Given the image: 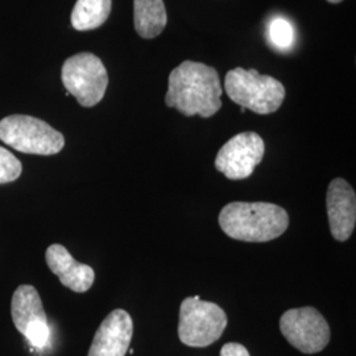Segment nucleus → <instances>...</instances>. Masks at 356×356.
<instances>
[{
  "label": "nucleus",
  "mask_w": 356,
  "mask_h": 356,
  "mask_svg": "<svg viewBox=\"0 0 356 356\" xmlns=\"http://www.w3.org/2000/svg\"><path fill=\"white\" fill-rule=\"evenodd\" d=\"M134 20L138 35L143 38H157L168 23L163 0H134Z\"/></svg>",
  "instance_id": "13"
},
{
  "label": "nucleus",
  "mask_w": 356,
  "mask_h": 356,
  "mask_svg": "<svg viewBox=\"0 0 356 356\" xmlns=\"http://www.w3.org/2000/svg\"><path fill=\"white\" fill-rule=\"evenodd\" d=\"M11 314L17 331L24 335L31 346L42 348L48 343L51 330L40 294L32 285H20L15 291Z\"/></svg>",
  "instance_id": "9"
},
{
  "label": "nucleus",
  "mask_w": 356,
  "mask_h": 356,
  "mask_svg": "<svg viewBox=\"0 0 356 356\" xmlns=\"http://www.w3.org/2000/svg\"><path fill=\"white\" fill-rule=\"evenodd\" d=\"M227 326V316L220 306L188 297L179 307L178 337L189 347H207L216 342Z\"/></svg>",
  "instance_id": "5"
},
{
  "label": "nucleus",
  "mask_w": 356,
  "mask_h": 356,
  "mask_svg": "<svg viewBox=\"0 0 356 356\" xmlns=\"http://www.w3.org/2000/svg\"><path fill=\"white\" fill-rule=\"evenodd\" d=\"M23 165L8 149L0 147V184L13 182L20 177Z\"/></svg>",
  "instance_id": "16"
},
{
  "label": "nucleus",
  "mask_w": 356,
  "mask_h": 356,
  "mask_svg": "<svg viewBox=\"0 0 356 356\" xmlns=\"http://www.w3.org/2000/svg\"><path fill=\"white\" fill-rule=\"evenodd\" d=\"M329 3H332V4H337V3H341V1H343V0H327Z\"/></svg>",
  "instance_id": "18"
},
{
  "label": "nucleus",
  "mask_w": 356,
  "mask_h": 356,
  "mask_svg": "<svg viewBox=\"0 0 356 356\" xmlns=\"http://www.w3.org/2000/svg\"><path fill=\"white\" fill-rule=\"evenodd\" d=\"M331 235L338 242H346L356 225V195L343 178H334L326 195Z\"/></svg>",
  "instance_id": "10"
},
{
  "label": "nucleus",
  "mask_w": 356,
  "mask_h": 356,
  "mask_svg": "<svg viewBox=\"0 0 356 356\" xmlns=\"http://www.w3.org/2000/svg\"><path fill=\"white\" fill-rule=\"evenodd\" d=\"M63 83L82 107L101 102L108 86V74L101 58L92 53H78L63 66Z\"/></svg>",
  "instance_id": "6"
},
{
  "label": "nucleus",
  "mask_w": 356,
  "mask_h": 356,
  "mask_svg": "<svg viewBox=\"0 0 356 356\" xmlns=\"http://www.w3.org/2000/svg\"><path fill=\"white\" fill-rule=\"evenodd\" d=\"M0 140L19 152L41 156L61 152L65 145L61 132L28 115H10L0 120Z\"/></svg>",
  "instance_id": "4"
},
{
  "label": "nucleus",
  "mask_w": 356,
  "mask_h": 356,
  "mask_svg": "<svg viewBox=\"0 0 356 356\" xmlns=\"http://www.w3.org/2000/svg\"><path fill=\"white\" fill-rule=\"evenodd\" d=\"M47 264L51 272L60 279L61 284L76 293H85L92 286L95 280L94 269L78 263L70 252L61 244H51L45 254Z\"/></svg>",
  "instance_id": "12"
},
{
  "label": "nucleus",
  "mask_w": 356,
  "mask_h": 356,
  "mask_svg": "<svg viewBox=\"0 0 356 356\" xmlns=\"http://www.w3.org/2000/svg\"><path fill=\"white\" fill-rule=\"evenodd\" d=\"M280 330L294 348L304 354L321 353L330 342V327L317 309L306 306L282 314Z\"/></svg>",
  "instance_id": "7"
},
{
  "label": "nucleus",
  "mask_w": 356,
  "mask_h": 356,
  "mask_svg": "<svg viewBox=\"0 0 356 356\" xmlns=\"http://www.w3.org/2000/svg\"><path fill=\"white\" fill-rule=\"evenodd\" d=\"M111 0H76L72 26L76 31H91L104 24L111 13Z\"/></svg>",
  "instance_id": "14"
},
{
  "label": "nucleus",
  "mask_w": 356,
  "mask_h": 356,
  "mask_svg": "<svg viewBox=\"0 0 356 356\" xmlns=\"http://www.w3.org/2000/svg\"><path fill=\"white\" fill-rule=\"evenodd\" d=\"M225 89L232 102L254 114H272L280 108L285 99V88L280 81L261 76L254 69L229 70L225 78Z\"/></svg>",
  "instance_id": "3"
},
{
  "label": "nucleus",
  "mask_w": 356,
  "mask_h": 356,
  "mask_svg": "<svg viewBox=\"0 0 356 356\" xmlns=\"http://www.w3.org/2000/svg\"><path fill=\"white\" fill-rule=\"evenodd\" d=\"M268 38L279 49H289L294 42V29L284 17H275L268 26Z\"/></svg>",
  "instance_id": "15"
},
{
  "label": "nucleus",
  "mask_w": 356,
  "mask_h": 356,
  "mask_svg": "<svg viewBox=\"0 0 356 356\" xmlns=\"http://www.w3.org/2000/svg\"><path fill=\"white\" fill-rule=\"evenodd\" d=\"M266 144L256 132H242L231 138L216 154V168L232 181L248 178L264 157Z\"/></svg>",
  "instance_id": "8"
},
{
  "label": "nucleus",
  "mask_w": 356,
  "mask_h": 356,
  "mask_svg": "<svg viewBox=\"0 0 356 356\" xmlns=\"http://www.w3.org/2000/svg\"><path fill=\"white\" fill-rule=\"evenodd\" d=\"M219 226L236 241L270 242L289 227V216L279 204L268 202H231L219 214Z\"/></svg>",
  "instance_id": "2"
},
{
  "label": "nucleus",
  "mask_w": 356,
  "mask_h": 356,
  "mask_svg": "<svg viewBox=\"0 0 356 356\" xmlns=\"http://www.w3.org/2000/svg\"><path fill=\"white\" fill-rule=\"evenodd\" d=\"M220 356H251L248 350L241 343L225 344L220 350Z\"/></svg>",
  "instance_id": "17"
},
{
  "label": "nucleus",
  "mask_w": 356,
  "mask_h": 356,
  "mask_svg": "<svg viewBox=\"0 0 356 356\" xmlns=\"http://www.w3.org/2000/svg\"><path fill=\"white\" fill-rule=\"evenodd\" d=\"M222 85L214 67L184 61L169 74L165 104L185 116L211 118L222 107Z\"/></svg>",
  "instance_id": "1"
},
{
  "label": "nucleus",
  "mask_w": 356,
  "mask_h": 356,
  "mask_svg": "<svg viewBox=\"0 0 356 356\" xmlns=\"http://www.w3.org/2000/svg\"><path fill=\"white\" fill-rule=\"evenodd\" d=\"M134 334V322L123 309L103 319L95 332L88 356H126Z\"/></svg>",
  "instance_id": "11"
}]
</instances>
